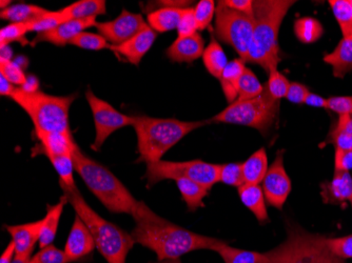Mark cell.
<instances>
[{
    "label": "cell",
    "instance_id": "obj_37",
    "mask_svg": "<svg viewBox=\"0 0 352 263\" xmlns=\"http://www.w3.org/2000/svg\"><path fill=\"white\" fill-rule=\"evenodd\" d=\"M29 33L28 23H10L0 30L1 49L9 47L10 43H19L23 47L29 43L25 35Z\"/></svg>",
    "mask_w": 352,
    "mask_h": 263
},
{
    "label": "cell",
    "instance_id": "obj_15",
    "mask_svg": "<svg viewBox=\"0 0 352 263\" xmlns=\"http://www.w3.org/2000/svg\"><path fill=\"white\" fill-rule=\"evenodd\" d=\"M156 37L157 32L148 25L138 34L122 45H111L110 50L124 57L132 65H138L155 43Z\"/></svg>",
    "mask_w": 352,
    "mask_h": 263
},
{
    "label": "cell",
    "instance_id": "obj_12",
    "mask_svg": "<svg viewBox=\"0 0 352 263\" xmlns=\"http://www.w3.org/2000/svg\"><path fill=\"white\" fill-rule=\"evenodd\" d=\"M284 152H278L263 180L265 198L271 207L282 209L292 192V181L284 167Z\"/></svg>",
    "mask_w": 352,
    "mask_h": 263
},
{
    "label": "cell",
    "instance_id": "obj_23",
    "mask_svg": "<svg viewBox=\"0 0 352 263\" xmlns=\"http://www.w3.org/2000/svg\"><path fill=\"white\" fill-rule=\"evenodd\" d=\"M324 61L331 65L337 78H344L352 72V37H343L337 47L324 57Z\"/></svg>",
    "mask_w": 352,
    "mask_h": 263
},
{
    "label": "cell",
    "instance_id": "obj_20",
    "mask_svg": "<svg viewBox=\"0 0 352 263\" xmlns=\"http://www.w3.org/2000/svg\"><path fill=\"white\" fill-rule=\"evenodd\" d=\"M41 141V153L47 158L73 154L77 146L72 133H47L35 132Z\"/></svg>",
    "mask_w": 352,
    "mask_h": 263
},
{
    "label": "cell",
    "instance_id": "obj_46",
    "mask_svg": "<svg viewBox=\"0 0 352 263\" xmlns=\"http://www.w3.org/2000/svg\"><path fill=\"white\" fill-rule=\"evenodd\" d=\"M326 245L330 252L338 258H352V235L340 238H326Z\"/></svg>",
    "mask_w": 352,
    "mask_h": 263
},
{
    "label": "cell",
    "instance_id": "obj_30",
    "mask_svg": "<svg viewBox=\"0 0 352 263\" xmlns=\"http://www.w3.org/2000/svg\"><path fill=\"white\" fill-rule=\"evenodd\" d=\"M175 183L181 192L182 198L185 201L190 211H195L199 207H204V199L210 190L186 178L176 179Z\"/></svg>",
    "mask_w": 352,
    "mask_h": 263
},
{
    "label": "cell",
    "instance_id": "obj_8",
    "mask_svg": "<svg viewBox=\"0 0 352 263\" xmlns=\"http://www.w3.org/2000/svg\"><path fill=\"white\" fill-rule=\"evenodd\" d=\"M219 164L209 163L203 160H190V161H160L147 164L146 178L148 187L161 183L163 180L186 179L193 180L195 183L204 185L208 190L219 183Z\"/></svg>",
    "mask_w": 352,
    "mask_h": 263
},
{
    "label": "cell",
    "instance_id": "obj_51",
    "mask_svg": "<svg viewBox=\"0 0 352 263\" xmlns=\"http://www.w3.org/2000/svg\"><path fill=\"white\" fill-rule=\"evenodd\" d=\"M223 5L233 11L239 12V13L246 14V15L253 16L254 14V1L251 0H225L221 1Z\"/></svg>",
    "mask_w": 352,
    "mask_h": 263
},
{
    "label": "cell",
    "instance_id": "obj_45",
    "mask_svg": "<svg viewBox=\"0 0 352 263\" xmlns=\"http://www.w3.org/2000/svg\"><path fill=\"white\" fill-rule=\"evenodd\" d=\"M33 263H71L65 251L58 250L54 245H47L32 257Z\"/></svg>",
    "mask_w": 352,
    "mask_h": 263
},
{
    "label": "cell",
    "instance_id": "obj_5",
    "mask_svg": "<svg viewBox=\"0 0 352 263\" xmlns=\"http://www.w3.org/2000/svg\"><path fill=\"white\" fill-rule=\"evenodd\" d=\"M73 162L75 172L109 211L132 216L138 201L110 170L82 153L78 146L73 152Z\"/></svg>",
    "mask_w": 352,
    "mask_h": 263
},
{
    "label": "cell",
    "instance_id": "obj_1",
    "mask_svg": "<svg viewBox=\"0 0 352 263\" xmlns=\"http://www.w3.org/2000/svg\"><path fill=\"white\" fill-rule=\"evenodd\" d=\"M135 243L150 249L158 260H173L197 250H212L219 239L204 236L158 216L144 201H138L132 214Z\"/></svg>",
    "mask_w": 352,
    "mask_h": 263
},
{
    "label": "cell",
    "instance_id": "obj_21",
    "mask_svg": "<svg viewBox=\"0 0 352 263\" xmlns=\"http://www.w3.org/2000/svg\"><path fill=\"white\" fill-rule=\"evenodd\" d=\"M58 12L65 23L92 19L107 13V3L104 0H80L59 10Z\"/></svg>",
    "mask_w": 352,
    "mask_h": 263
},
{
    "label": "cell",
    "instance_id": "obj_48",
    "mask_svg": "<svg viewBox=\"0 0 352 263\" xmlns=\"http://www.w3.org/2000/svg\"><path fill=\"white\" fill-rule=\"evenodd\" d=\"M328 108L341 115L352 114V96H336L328 98Z\"/></svg>",
    "mask_w": 352,
    "mask_h": 263
},
{
    "label": "cell",
    "instance_id": "obj_4",
    "mask_svg": "<svg viewBox=\"0 0 352 263\" xmlns=\"http://www.w3.org/2000/svg\"><path fill=\"white\" fill-rule=\"evenodd\" d=\"M210 122H182L175 118H154L134 115L133 126L138 136V161H160L162 157L185 136Z\"/></svg>",
    "mask_w": 352,
    "mask_h": 263
},
{
    "label": "cell",
    "instance_id": "obj_2",
    "mask_svg": "<svg viewBox=\"0 0 352 263\" xmlns=\"http://www.w3.org/2000/svg\"><path fill=\"white\" fill-rule=\"evenodd\" d=\"M296 3L292 0L254 1L255 25L247 62L262 67L266 72L280 61L278 33L283 19Z\"/></svg>",
    "mask_w": 352,
    "mask_h": 263
},
{
    "label": "cell",
    "instance_id": "obj_14",
    "mask_svg": "<svg viewBox=\"0 0 352 263\" xmlns=\"http://www.w3.org/2000/svg\"><path fill=\"white\" fill-rule=\"evenodd\" d=\"M96 23H98L96 17L66 21L51 31L37 34L34 41H32L31 45L34 47L37 43H49L57 45V47H63V45H69L71 41H73L77 35L85 32V30L95 27Z\"/></svg>",
    "mask_w": 352,
    "mask_h": 263
},
{
    "label": "cell",
    "instance_id": "obj_56",
    "mask_svg": "<svg viewBox=\"0 0 352 263\" xmlns=\"http://www.w3.org/2000/svg\"><path fill=\"white\" fill-rule=\"evenodd\" d=\"M33 256H15L13 263H30Z\"/></svg>",
    "mask_w": 352,
    "mask_h": 263
},
{
    "label": "cell",
    "instance_id": "obj_6",
    "mask_svg": "<svg viewBox=\"0 0 352 263\" xmlns=\"http://www.w3.org/2000/svg\"><path fill=\"white\" fill-rule=\"evenodd\" d=\"M10 98L29 115L35 132L71 133L69 113L76 95L53 96L41 90L30 93L16 88Z\"/></svg>",
    "mask_w": 352,
    "mask_h": 263
},
{
    "label": "cell",
    "instance_id": "obj_52",
    "mask_svg": "<svg viewBox=\"0 0 352 263\" xmlns=\"http://www.w3.org/2000/svg\"><path fill=\"white\" fill-rule=\"evenodd\" d=\"M305 104L309 106H314V108H328V100L320 96V95L310 93L307 98H306Z\"/></svg>",
    "mask_w": 352,
    "mask_h": 263
},
{
    "label": "cell",
    "instance_id": "obj_22",
    "mask_svg": "<svg viewBox=\"0 0 352 263\" xmlns=\"http://www.w3.org/2000/svg\"><path fill=\"white\" fill-rule=\"evenodd\" d=\"M239 189L241 201L247 209H250L261 223L268 222L269 216L267 211L266 198L264 191L260 185H248L245 183Z\"/></svg>",
    "mask_w": 352,
    "mask_h": 263
},
{
    "label": "cell",
    "instance_id": "obj_9",
    "mask_svg": "<svg viewBox=\"0 0 352 263\" xmlns=\"http://www.w3.org/2000/svg\"><path fill=\"white\" fill-rule=\"evenodd\" d=\"M254 25L253 16L233 11L221 1L217 3L215 11V32L217 38L231 45L244 62H247L248 59Z\"/></svg>",
    "mask_w": 352,
    "mask_h": 263
},
{
    "label": "cell",
    "instance_id": "obj_58",
    "mask_svg": "<svg viewBox=\"0 0 352 263\" xmlns=\"http://www.w3.org/2000/svg\"><path fill=\"white\" fill-rule=\"evenodd\" d=\"M349 203H350V205H351V207H352V196H351V198H350Z\"/></svg>",
    "mask_w": 352,
    "mask_h": 263
},
{
    "label": "cell",
    "instance_id": "obj_47",
    "mask_svg": "<svg viewBox=\"0 0 352 263\" xmlns=\"http://www.w3.org/2000/svg\"><path fill=\"white\" fill-rule=\"evenodd\" d=\"M177 34L179 37L191 36L199 31L197 21H195V9L186 8L182 15L181 21L177 25Z\"/></svg>",
    "mask_w": 352,
    "mask_h": 263
},
{
    "label": "cell",
    "instance_id": "obj_24",
    "mask_svg": "<svg viewBox=\"0 0 352 263\" xmlns=\"http://www.w3.org/2000/svg\"><path fill=\"white\" fill-rule=\"evenodd\" d=\"M219 253L225 263H269L270 256L269 253L261 254L252 251L241 250V249L232 248L227 244L225 241L217 240L213 245L212 250Z\"/></svg>",
    "mask_w": 352,
    "mask_h": 263
},
{
    "label": "cell",
    "instance_id": "obj_43",
    "mask_svg": "<svg viewBox=\"0 0 352 263\" xmlns=\"http://www.w3.org/2000/svg\"><path fill=\"white\" fill-rule=\"evenodd\" d=\"M65 23L58 11H49L45 15L41 16L37 21L28 23L30 32H36L37 34L45 33L58 27L61 23Z\"/></svg>",
    "mask_w": 352,
    "mask_h": 263
},
{
    "label": "cell",
    "instance_id": "obj_26",
    "mask_svg": "<svg viewBox=\"0 0 352 263\" xmlns=\"http://www.w3.org/2000/svg\"><path fill=\"white\" fill-rule=\"evenodd\" d=\"M186 8L163 7L150 12L147 16V23L157 33L173 31L177 29L182 15Z\"/></svg>",
    "mask_w": 352,
    "mask_h": 263
},
{
    "label": "cell",
    "instance_id": "obj_32",
    "mask_svg": "<svg viewBox=\"0 0 352 263\" xmlns=\"http://www.w3.org/2000/svg\"><path fill=\"white\" fill-rule=\"evenodd\" d=\"M203 61L208 72L217 79L221 78L223 70L228 65L229 61L223 52V47L213 36L204 51Z\"/></svg>",
    "mask_w": 352,
    "mask_h": 263
},
{
    "label": "cell",
    "instance_id": "obj_27",
    "mask_svg": "<svg viewBox=\"0 0 352 263\" xmlns=\"http://www.w3.org/2000/svg\"><path fill=\"white\" fill-rule=\"evenodd\" d=\"M66 203H68V199H67L66 196L63 195L58 203L47 207V215L43 219V229H41V239H39L38 242L41 249L52 244L53 241H54L57 229H58L61 214H63V207H65Z\"/></svg>",
    "mask_w": 352,
    "mask_h": 263
},
{
    "label": "cell",
    "instance_id": "obj_36",
    "mask_svg": "<svg viewBox=\"0 0 352 263\" xmlns=\"http://www.w3.org/2000/svg\"><path fill=\"white\" fill-rule=\"evenodd\" d=\"M265 87L261 84L258 77L250 69L246 68L244 74L239 79V96L236 100H248L260 96L264 92Z\"/></svg>",
    "mask_w": 352,
    "mask_h": 263
},
{
    "label": "cell",
    "instance_id": "obj_44",
    "mask_svg": "<svg viewBox=\"0 0 352 263\" xmlns=\"http://www.w3.org/2000/svg\"><path fill=\"white\" fill-rule=\"evenodd\" d=\"M215 14V3L213 0H201L195 8V21L199 31L207 29Z\"/></svg>",
    "mask_w": 352,
    "mask_h": 263
},
{
    "label": "cell",
    "instance_id": "obj_54",
    "mask_svg": "<svg viewBox=\"0 0 352 263\" xmlns=\"http://www.w3.org/2000/svg\"><path fill=\"white\" fill-rule=\"evenodd\" d=\"M14 258H15V245L11 241L0 257V263H13Z\"/></svg>",
    "mask_w": 352,
    "mask_h": 263
},
{
    "label": "cell",
    "instance_id": "obj_55",
    "mask_svg": "<svg viewBox=\"0 0 352 263\" xmlns=\"http://www.w3.org/2000/svg\"><path fill=\"white\" fill-rule=\"evenodd\" d=\"M39 87V82L38 80H37L36 77L34 76H30L28 77L27 82H25V84H23V87H19V88L23 89V90H25V92H37V91H39L38 89Z\"/></svg>",
    "mask_w": 352,
    "mask_h": 263
},
{
    "label": "cell",
    "instance_id": "obj_38",
    "mask_svg": "<svg viewBox=\"0 0 352 263\" xmlns=\"http://www.w3.org/2000/svg\"><path fill=\"white\" fill-rule=\"evenodd\" d=\"M51 163L53 164L55 171L59 176V183H63L67 187H74L76 183L73 177L74 162H73V154L68 155L53 156L49 158Z\"/></svg>",
    "mask_w": 352,
    "mask_h": 263
},
{
    "label": "cell",
    "instance_id": "obj_40",
    "mask_svg": "<svg viewBox=\"0 0 352 263\" xmlns=\"http://www.w3.org/2000/svg\"><path fill=\"white\" fill-rule=\"evenodd\" d=\"M219 183L237 187L245 185L243 163L232 162V163L219 164Z\"/></svg>",
    "mask_w": 352,
    "mask_h": 263
},
{
    "label": "cell",
    "instance_id": "obj_49",
    "mask_svg": "<svg viewBox=\"0 0 352 263\" xmlns=\"http://www.w3.org/2000/svg\"><path fill=\"white\" fill-rule=\"evenodd\" d=\"M310 94L305 84H298V82H290L289 90L287 93L286 98L289 102L296 104H305L306 98Z\"/></svg>",
    "mask_w": 352,
    "mask_h": 263
},
{
    "label": "cell",
    "instance_id": "obj_7",
    "mask_svg": "<svg viewBox=\"0 0 352 263\" xmlns=\"http://www.w3.org/2000/svg\"><path fill=\"white\" fill-rule=\"evenodd\" d=\"M278 112L280 100H274L265 87L260 96L248 100H235L215 115L210 122L250 126L265 134L274 126Z\"/></svg>",
    "mask_w": 352,
    "mask_h": 263
},
{
    "label": "cell",
    "instance_id": "obj_53",
    "mask_svg": "<svg viewBox=\"0 0 352 263\" xmlns=\"http://www.w3.org/2000/svg\"><path fill=\"white\" fill-rule=\"evenodd\" d=\"M15 90L16 86H14L5 76L0 74V94L1 96L11 97Z\"/></svg>",
    "mask_w": 352,
    "mask_h": 263
},
{
    "label": "cell",
    "instance_id": "obj_25",
    "mask_svg": "<svg viewBox=\"0 0 352 263\" xmlns=\"http://www.w3.org/2000/svg\"><path fill=\"white\" fill-rule=\"evenodd\" d=\"M245 70L246 67H245L244 60L241 58L233 59L229 61L219 78L223 95L226 97L229 104L237 100L239 79L244 74Z\"/></svg>",
    "mask_w": 352,
    "mask_h": 263
},
{
    "label": "cell",
    "instance_id": "obj_17",
    "mask_svg": "<svg viewBox=\"0 0 352 263\" xmlns=\"http://www.w3.org/2000/svg\"><path fill=\"white\" fill-rule=\"evenodd\" d=\"M43 220L25 225H8L6 227L15 245V256H32L35 244L41 239Z\"/></svg>",
    "mask_w": 352,
    "mask_h": 263
},
{
    "label": "cell",
    "instance_id": "obj_29",
    "mask_svg": "<svg viewBox=\"0 0 352 263\" xmlns=\"http://www.w3.org/2000/svg\"><path fill=\"white\" fill-rule=\"evenodd\" d=\"M268 159L265 149H260L253 153L243 163V175L245 183L260 185L268 172Z\"/></svg>",
    "mask_w": 352,
    "mask_h": 263
},
{
    "label": "cell",
    "instance_id": "obj_31",
    "mask_svg": "<svg viewBox=\"0 0 352 263\" xmlns=\"http://www.w3.org/2000/svg\"><path fill=\"white\" fill-rule=\"evenodd\" d=\"M302 263H344V261L330 252L325 237L310 234Z\"/></svg>",
    "mask_w": 352,
    "mask_h": 263
},
{
    "label": "cell",
    "instance_id": "obj_13",
    "mask_svg": "<svg viewBox=\"0 0 352 263\" xmlns=\"http://www.w3.org/2000/svg\"><path fill=\"white\" fill-rule=\"evenodd\" d=\"M287 240L269 252V263H302L307 250L310 234L298 225H288Z\"/></svg>",
    "mask_w": 352,
    "mask_h": 263
},
{
    "label": "cell",
    "instance_id": "obj_10",
    "mask_svg": "<svg viewBox=\"0 0 352 263\" xmlns=\"http://www.w3.org/2000/svg\"><path fill=\"white\" fill-rule=\"evenodd\" d=\"M86 98L92 111L96 132L94 142L91 148L94 151H100L102 144L110 137L111 134L124 126L133 124V116L122 114L109 102L98 98L91 89L87 90Z\"/></svg>",
    "mask_w": 352,
    "mask_h": 263
},
{
    "label": "cell",
    "instance_id": "obj_50",
    "mask_svg": "<svg viewBox=\"0 0 352 263\" xmlns=\"http://www.w3.org/2000/svg\"><path fill=\"white\" fill-rule=\"evenodd\" d=\"M352 169V152L336 150L334 172H349Z\"/></svg>",
    "mask_w": 352,
    "mask_h": 263
},
{
    "label": "cell",
    "instance_id": "obj_19",
    "mask_svg": "<svg viewBox=\"0 0 352 263\" xmlns=\"http://www.w3.org/2000/svg\"><path fill=\"white\" fill-rule=\"evenodd\" d=\"M322 197L328 205H342L352 196V177L349 172H334L330 181L322 183Z\"/></svg>",
    "mask_w": 352,
    "mask_h": 263
},
{
    "label": "cell",
    "instance_id": "obj_39",
    "mask_svg": "<svg viewBox=\"0 0 352 263\" xmlns=\"http://www.w3.org/2000/svg\"><path fill=\"white\" fill-rule=\"evenodd\" d=\"M268 74L269 79L265 87L268 90L269 94L274 97V100H282V98L287 96V93L289 90V80L278 70V67L271 68Z\"/></svg>",
    "mask_w": 352,
    "mask_h": 263
},
{
    "label": "cell",
    "instance_id": "obj_35",
    "mask_svg": "<svg viewBox=\"0 0 352 263\" xmlns=\"http://www.w3.org/2000/svg\"><path fill=\"white\" fill-rule=\"evenodd\" d=\"M328 141L336 146V150L352 152V130L348 126L347 115H341L337 126L330 132Z\"/></svg>",
    "mask_w": 352,
    "mask_h": 263
},
{
    "label": "cell",
    "instance_id": "obj_28",
    "mask_svg": "<svg viewBox=\"0 0 352 263\" xmlns=\"http://www.w3.org/2000/svg\"><path fill=\"white\" fill-rule=\"evenodd\" d=\"M47 10L36 5L17 3L10 5L7 9L1 10L0 19L11 23H29L37 21L41 16L47 13Z\"/></svg>",
    "mask_w": 352,
    "mask_h": 263
},
{
    "label": "cell",
    "instance_id": "obj_57",
    "mask_svg": "<svg viewBox=\"0 0 352 263\" xmlns=\"http://www.w3.org/2000/svg\"><path fill=\"white\" fill-rule=\"evenodd\" d=\"M156 263H182L181 261H179V259H173V260H163V261H158V262Z\"/></svg>",
    "mask_w": 352,
    "mask_h": 263
},
{
    "label": "cell",
    "instance_id": "obj_3",
    "mask_svg": "<svg viewBox=\"0 0 352 263\" xmlns=\"http://www.w3.org/2000/svg\"><path fill=\"white\" fill-rule=\"evenodd\" d=\"M59 185L68 203L76 211L77 216L88 227L94 238L96 249L107 262L126 263V256L135 243L132 235L100 216L85 201L76 185L67 187L59 183Z\"/></svg>",
    "mask_w": 352,
    "mask_h": 263
},
{
    "label": "cell",
    "instance_id": "obj_18",
    "mask_svg": "<svg viewBox=\"0 0 352 263\" xmlns=\"http://www.w3.org/2000/svg\"><path fill=\"white\" fill-rule=\"evenodd\" d=\"M205 41L199 32L191 36L177 37L166 51V55L173 62H192L203 56Z\"/></svg>",
    "mask_w": 352,
    "mask_h": 263
},
{
    "label": "cell",
    "instance_id": "obj_33",
    "mask_svg": "<svg viewBox=\"0 0 352 263\" xmlns=\"http://www.w3.org/2000/svg\"><path fill=\"white\" fill-rule=\"evenodd\" d=\"M323 25L318 19L302 17L294 23V34L300 43H314L323 35Z\"/></svg>",
    "mask_w": 352,
    "mask_h": 263
},
{
    "label": "cell",
    "instance_id": "obj_59",
    "mask_svg": "<svg viewBox=\"0 0 352 263\" xmlns=\"http://www.w3.org/2000/svg\"><path fill=\"white\" fill-rule=\"evenodd\" d=\"M30 263H33V262H32V260H31V262H30Z\"/></svg>",
    "mask_w": 352,
    "mask_h": 263
},
{
    "label": "cell",
    "instance_id": "obj_42",
    "mask_svg": "<svg viewBox=\"0 0 352 263\" xmlns=\"http://www.w3.org/2000/svg\"><path fill=\"white\" fill-rule=\"evenodd\" d=\"M0 74L5 76L14 86L23 87L28 80L23 68L12 59H0Z\"/></svg>",
    "mask_w": 352,
    "mask_h": 263
},
{
    "label": "cell",
    "instance_id": "obj_11",
    "mask_svg": "<svg viewBox=\"0 0 352 263\" xmlns=\"http://www.w3.org/2000/svg\"><path fill=\"white\" fill-rule=\"evenodd\" d=\"M147 25V21L142 14L122 10L120 15L113 21L98 23L95 27L98 34L104 37L111 45H120L135 36Z\"/></svg>",
    "mask_w": 352,
    "mask_h": 263
},
{
    "label": "cell",
    "instance_id": "obj_41",
    "mask_svg": "<svg viewBox=\"0 0 352 263\" xmlns=\"http://www.w3.org/2000/svg\"><path fill=\"white\" fill-rule=\"evenodd\" d=\"M69 45L85 49V50L100 51L110 49L111 45L100 34H94L90 32H82L77 35Z\"/></svg>",
    "mask_w": 352,
    "mask_h": 263
},
{
    "label": "cell",
    "instance_id": "obj_34",
    "mask_svg": "<svg viewBox=\"0 0 352 263\" xmlns=\"http://www.w3.org/2000/svg\"><path fill=\"white\" fill-rule=\"evenodd\" d=\"M329 5L343 37H352V0H330Z\"/></svg>",
    "mask_w": 352,
    "mask_h": 263
},
{
    "label": "cell",
    "instance_id": "obj_16",
    "mask_svg": "<svg viewBox=\"0 0 352 263\" xmlns=\"http://www.w3.org/2000/svg\"><path fill=\"white\" fill-rule=\"evenodd\" d=\"M94 249H96V244L92 234L84 221L76 215L63 251L71 262H75L88 256Z\"/></svg>",
    "mask_w": 352,
    "mask_h": 263
}]
</instances>
